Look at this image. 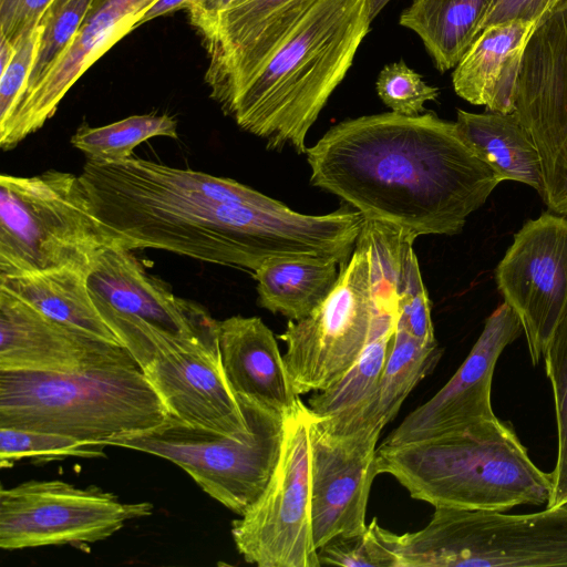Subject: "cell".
Listing matches in <instances>:
<instances>
[{
  "label": "cell",
  "instance_id": "9",
  "mask_svg": "<svg viewBox=\"0 0 567 567\" xmlns=\"http://www.w3.org/2000/svg\"><path fill=\"white\" fill-rule=\"evenodd\" d=\"M434 508L422 529L393 533L398 567H567V505L514 515Z\"/></svg>",
  "mask_w": 567,
  "mask_h": 567
},
{
  "label": "cell",
  "instance_id": "4",
  "mask_svg": "<svg viewBox=\"0 0 567 567\" xmlns=\"http://www.w3.org/2000/svg\"><path fill=\"white\" fill-rule=\"evenodd\" d=\"M379 474L434 507L505 512L547 504L551 473L538 468L513 426L495 417L434 439L378 446Z\"/></svg>",
  "mask_w": 567,
  "mask_h": 567
},
{
  "label": "cell",
  "instance_id": "12",
  "mask_svg": "<svg viewBox=\"0 0 567 567\" xmlns=\"http://www.w3.org/2000/svg\"><path fill=\"white\" fill-rule=\"evenodd\" d=\"M150 502L122 503L99 487L28 481L0 491V548L84 545L104 540L131 519L152 515Z\"/></svg>",
  "mask_w": 567,
  "mask_h": 567
},
{
  "label": "cell",
  "instance_id": "24",
  "mask_svg": "<svg viewBox=\"0 0 567 567\" xmlns=\"http://www.w3.org/2000/svg\"><path fill=\"white\" fill-rule=\"evenodd\" d=\"M494 0H412L399 23L423 42L442 73L454 69L481 33Z\"/></svg>",
  "mask_w": 567,
  "mask_h": 567
},
{
  "label": "cell",
  "instance_id": "31",
  "mask_svg": "<svg viewBox=\"0 0 567 567\" xmlns=\"http://www.w3.org/2000/svg\"><path fill=\"white\" fill-rule=\"evenodd\" d=\"M317 550L321 566L398 567L393 533L381 527L377 517L365 529L339 534Z\"/></svg>",
  "mask_w": 567,
  "mask_h": 567
},
{
  "label": "cell",
  "instance_id": "27",
  "mask_svg": "<svg viewBox=\"0 0 567 567\" xmlns=\"http://www.w3.org/2000/svg\"><path fill=\"white\" fill-rule=\"evenodd\" d=\"M295 0H237L220 16L205 43L208 66L205 82L213 84L254 42L268 23Z\"/></svg>",
  "mask_w": 567,
  "mask_h": 567
},
{
  "label": "cell",
  "instance_id": "19",
  "mask_svg": "<svg viewBox=\"0 0 567 567\" xmlns=\"http://www.w3.org/2000/svg\"><path fill=\"white\" fill-rule=\"evenodd\" d=\"M145 10L102 3L38 85L0 124V146L9 151L51 118L80 76L118 40L138 27Z\"/></svg>",
  "mask_w": 567,
  "mask_h": 567
},
{
  "label": "cell",
  "instance_id": "41",
  "mask_svg": "<svg viewBox=\"0 0 567 567\" xmlns=\"http://www.w3.org/2000/svg\"><path fill=\"white\" fill-rule=\"evenodd\" d=\"M391 0H367L369 18L371 22L384 9Z\"/></svg>",
  "mask_w": 567,
  "mask_h": 567
},
{
  "label": "cell",
  "instance_id": "35",
  "mask_svg": "<svg viewBox=\"0 0 567 567\" xmlns=\"http://www.w3.org/2000/svg\"><path fill=\"white\" fill-rule=\"evenodd\" d=\"M41 30L39 23L14 44L12 59L0 72V124L10 116L25 87L34 64Z\"/></svg>",
  "mask_w": 567,
  "mask_h": 567
},
{
  "label": "cell",
  "instance_id": "30",
  "mask_svg": "<svg viewBox=\"0 0 567 567\" xmlns=\"http://www.w3.org/2000/svg\"><path fill=\"white\" fill-rule=\"evenodd\" d=\"M545 368L553 386L558 434L553 494L547 507L567 505V313L556 328L546 352Z\"/></svg>",
  "mask_w": 567,
  "mask_h": 567
},
{
  "label": "cell",
  "instance_id": "1",
  "mask_svg": "<svg viewBox=\"0 0 567 567\" xmlns=\"http://www.w3.org/2000/svg\"><path fill=\"white\" fill-rule=\"evenodd\" d=\"M79 176L114 245L166 250L251 274L284 258L342 264L360 228L348 207L306 215L237 181L143 158L87 159Z\"/></svg>",
  "mask_w": 567,
  "mask_h": 567
},
{
  "label": "cell",
  "instance_id": "3",
  "mask_svg": "<svg viewBox=\"0 0 567 567\" xmlns=\"http://www.w3.org/2000/svg\"><path fill=\"white\" fill-rule=\"evenodd\" d=\"M367 0H308L226 115L268 150L306 154L308 132L370 30Z\"/></svg>",
  "mask_w": 567,
  "mask_h": 567
},
{
  "label": "cell",
  "instance_id": "26",
  "mask_svg": "<svg viewBox=\"0 0 567 567\" xmlns=\"http://www.w3.org/2000/svg\"><path fill=\"white\" fill-rule=\"evenodd\" d=\"M442 355L437 346H424L396 327L374 398L369 408L337 433H351L367 426L383 427L398 414L415 385L433 371ZM334 432V433H336Z\"/></svg>",
  "mask_w": 567,
  "mask_h": 567
},
{
  "label": "cell",
  "instance_id": "11",
  "mask_svg": "<svg viewBox=\"0 0 567 567\" xmlns=\"http://www.w3.org/2000/svg\"><path fill=\"white\" fill-rule=\"evenodd\" d=\"M303 403L286 416L277 467L262 494L231 523L238 553L259 567H320L311 524V425Z\"/></svg>",
  "mask_w": 567,
  "mask_h": 567
},
{
  "label": "cell",
  "instance_id": "14",
  "mask_svg": "<svg viewBox=\"0 0 567 567\" xmlns=\"http://www.w3.org/2000/svg\"><path fill=\"white\" fill-rule=\"evenodd\" d=\"M495 278L519 318L537 364L567 313V219L545 212L526 221L497 265Z\"/></svg>",
  "mask_w": 567,
  "mask_h": 567
},
{
  "label": "cell",
  "instance_id": "28",
  "mask_svg": "<svg viewBox=\"0 0 567 567\" xmlns=\"http://www.w3.org/2000/svg\"><path fill=\"white\" fill-rule=\"evenodd\" d=\"M165 136L177 138V121L166 114L132 115L103 126L82 125L71 136V145L89 161L114 163L133 157L141 143Z\"/></svg>",
  "mask_w": 567,
  "mask_h": 567
},
{
  "label": "cell",
  "instance_id": "6",
  "mask_svg": "<svg viewBox=\"0 0 567 567\" xmlns=\"http://www.w3.org/2000/svg\"><path fill=\"white\" fill-rule=\"evenodd\" d=\"M110 245L80 176H0V275L90 269Z\"/></svg>",
  "mask_w": 567,
  "mask_h": 567
},
{
  "label": "cell",
  "instance_id": "2",
  "mask_svg": "<svg viewBox=\"0 0 567 567\" xmlns=\"http://www.w3.org/2000/svg\"><path fill=\"white\" fill-rule=\"evenodd\" d=\"M313 186L416 239L456 235L501 183L433 112L344 120L306 151Z\"/></svg>",
  "mask_w": 567,
  "mask_h": 567
},
{
  "label": "cell",
  "instance_id": "40",
  "mask_svg": "<svg viewBox=\"0 0 567 567\" xmlns=\"http://www.w3.org/2000/svg\"><path fill=\"white\" fill-rule=\"evenodd\" d=\"M157 0H103L102 3L148 10Z\"/></svg>",
  "mask_w": 567,
  "mask_h": 567
},
{
  "label": "cell",
  "instance_id": "20",
  "mask_svg": "<svg viewBox=\"0 0 567 567\" xmlns=\"http://www.w3.org/2000/svg\"><path fill=\"white\" fill-rule=\"evenodd\" d=\"M223 369L235 395H244L288 416L303 403L297 393L272 331L259 317L219 321Z\"/></svg>",
  "mask_w": 567,
  "mask_h": 567
},
{
  "label": "cell",
  "instance_id": "25",
  "mask_svg": "<svg viewBox=\"0 0 567 567\" xmlns=\"http://www.w3.org/2000/svg\"><path fill=\"white\" fill-rule=\"evenodd\" d=\"M338 266L320 258L268 261L251 274L257 281L258 305L289 320H301L329 296L339 276Z\"/></svg>",
  "mask_w": 567,
  "mask_h": 567
},
{
  "label": "cell",
  "instance_id": "5",
  "mask_svg": "<svg viewBox=\"0 0 567 567\" xmlns=\"http://www.w3.org/2000/svg\"><path fill=\"white\" fill-rule=\"evenodd\" d=\"M167 415L138 364L75 373L0 370V427L110 445L158 426Z\"/></svg>",
  "mask_w": 567,
  "mask_h": 567
},
{
  "label": "cell",
  "instance_id": "22",
  "mask_svg": "<svg viewBox=\"0 0 567 567\" xmlns=\"http://www.w3.org/2000/svg\"><path fill=\"white\" fill-rule=\"evenodd\" d=\"M455 124L464 143L493 169L499 182H519L543 195L539 153L515 112L472 113L457 109Z\"/></svg>",
  "mask_w": 567,
  "mask_h": 567
},
{
  "label": "cell",
  "instance_id": "17",
  "mask_svg": "<svg viewBox=\"0 0 567 567\" xmlns=\"http://www.w3.org/2000/svg\"><path fill=\"white\" fill-rule=\"evenodd\" d=\"M138 364L121 344L71 329L0 288V370L75 373Z\"/></svg>",
  "mask_w": 567,
  "mask_h": 567
},
{
  "label": "cell",
  "instance_id": "13",
  "mask_svg": "<svg viewBox=\"0 0 567 567\" xmlns=\"http://www.w3.org/2000/svg\"><path fill=\"white\" fill-rule=\"evenodd\" d=\"M514 112L539 153L543 200L567 215V0L537 22L526 44Z\"/></svg>",
  "mask_w": 567,
  "mask_h": 567
},
{
  "label": "cell",
  "instance_id": "8",
  "mask_svg": "<svg viewBox=\"0 0 567 567\" xmlns=\"http://www.w3.org/2000/svg\"><path fill=\"white\" fill-rule=\"evenodd\" d=\"M87 281L102 319L142 370L164 354L219 350V321L200 303L174 295L133 250L105 247Z\"/></svg>",
  "mask_w": 567,
  "mask_h": 567
},
{
  "label": "cell",
  "instance_id": "32",
  "mask_svg": "<svg viewBox=\"0 0 567 567\" xmlns=\"http://www.w3.org/2000/svg\"><path fill=\"white\" fill-rule=\"evenodd\" d=\"M104 446L55 433L0 427V466L11 467L25 457L42 462L68 456L100 457L105 456Z\"/></svg>",
  "mask_w": 567,
  "mask_h": 567
},
{
  "label": "cell",
  "instance_id": "29",
  "mask_svg": "<svg viewBox=\"0 0 567 567\" xmlns=\"http://www.w3.org/2000/svg\"><path fill=\"white\" fill-rule=\"evenodd\" d=\"M102 1L53 0L51 2L40 21L42 30L34 64L17 104L45 76Z\"/></svg>",
  "mask_w": 567,
  "mask_h": 567
},
{
  "label": "cell",
  "instance_id": "36",
  "mask_svg": "<svg viewBox=\"0 0 567 567\" xmlns=\"http://www.w3.org/2000/svg\"><path fill=\"white\" fill-rule=\"evenodd\" d=\"M53 0H0V37L16 44L40 23Z\"/></svg>",
  "mask_w": 567,
  "mask_h": 567
},
{
  "label": "cell",
  "instance_id": "15",
  "mask_svg": "<svg viewBox=\"0 0 567 567\" xmlns=\"http://www.w3.org/2000/svg\"><path fill=\"white\" fill-rule=\"evenodd\" d=\"M315 416V415H313ZM382 429L332 433L316 416L311 425V524L317 549L330 538L365 529V513L378 470Z\"/></svg>",
  "mask_w": 567,
  "mask_h": 567
},
{
  "label": "cell",
  "instance_id": "23",
  "mask_svg": "<svg viewBox=\"0 0 567 567\" xmlns=\"http://www.w3.org/2000/svg\"><path fill=\"white\" fill-rule=\"evenodd\" d=\"M87 276L89 269L75 267L18 276L0 275V288L16 295L59 323L97 339L121 344L94 305Z\"/></svg>",
  "mask_w": 567,
  "mask_h": 567
},
{
  "label": "cell",
  "instance_id": "18",
  "mask_svg": "<svg viewBox=\"0 0 567 567\" xmlns=\"http://www.w3.org/2000/svg\"><path fill=\"white\" fill-rule=\"evenodd\" d=\"M143 371L168 414L235 437L249 432V423L227 382L219 350L164 354Z\"/></svg>",
  "mask_w": 567,
  "mask_h": 567
},
{
  "label": "cell",
  "instance_id": "10",
  "mask_svg": "<svg viewBox=\"0 0 567 567\" xmlns=\"http://www.w3.org/2000/svg\"><path fill=\"white\" fill-rule=\"evenodd\" d=\"M380 295L379 264L363 224L329 296L308 317L289 320L279 336L299 395L328 389L359 359L372 337Z\"/></svg>",
  "mask_w": 567,
  "mask_h": 567
},
{
  "label": "cell",
  "instance_id": "33",
  "mask_svg": "<svg viewBox=\"0 0 567 567\" xmlns=\"http://www.w3.org/2000/svg\"><path fill=\"white\" fill-rule=\"evenodd\" d=\"M413 240L404 244L398 276L399 316L396 327L424 346H437L431 317V302L424 287Z\"/></svg>",
  "mask_w": 567,
  "mask_h": 567
},
{
  "label": "cell",
  "instance_id": "39",
  "mask_svg": "<svg viewBox=\"0 0 567 567\" xmlns=\"http://www.w3.org/2000/svg\"><path fill=\"white\" fill-rule=\"evenodd\" d=\"M190 0H157L141 18L138 27L176 10L185 9Z\"/></svg>",
  "mask_w": 567,
  "mask_h": 567
},
{
  "label": "cell",
  "instance_id": "21",
  "mask_svg": "<svg viewBox=\"0 0 567 567\" xmlns=\"http://www.w3.org/2000/svg\"><path fill=\"white\" fill-rule=\"evenodd\" d=\"M535 27V21L523 19L485 27L454 68L455 93L487 111L513 113L524 51Z\"/></svg>",
  "mask_w": 567,
  "mask_h": 567
},
{
  "label": "cell",
  "instance_id": "37",
  "mask_svg": "<svg viewBox=\"0 0 567 567\" xmlns=\"http://www.w3.org/2000/svg\"><path fill=\"white\" fill-rule=\"evenodd\" d=\"M560 0H494L482 30L493 23L523 19L537 22Z\"/></svg>",
  "mask_w": 567,
  "mask_h": 567
},
{
  "label": "cell",
  "instance_id": "38",
  "mask_svg": "<svg viewBox=\"0 0 567 567\" xmlns=\"http://www.w3.org/2000/svg\"><path fill=\"white\" fill-rule=\"evenodd\" d=\"M237 0H190L185 9L190 24L199 32L204 43L214 34L219 16Z\"/></svg>",
  "mask_w": 567,
  "mask_h": 567
},
{
  "label": "cell",
  "instance_id": "7",
  "mask_svg": "<svg viewBox=\"0 0 567 567\" xmlns=\"http://www.w3.org/2000/svg\"><path fill=\"white\" fill-rule=\"evenodd\" d=\"M236 396L250 427L241 437L168 414L158 426L113 440L110 445L171 461L206 494L241 516L262 494L277 467L286 416L247 396Z\"/></svg>",
  "mask_w": 567,
  "mask_h": 567
},
{
  "label": "cell",
  "instance_id": "16",
  "mask_svg": "<svg viewBox=\"0 0 567 567\" xmlns=\"http://www.w3.org/2000/svg\"><path fill=\"white\" fill-rule=\"evenodd\" d=\"M523 332L515 311L502 303L486 319L468 355L447 383L409 413L382 445L396 446L434 439L495 417L491 392L496 362Z\"/></svg>",
  "mask_w": 567,
  "mask_h": 567
},
{
  "label": "cell",
  "instance_id": "34",
  "mask_svg": "<svg viewBox=\"0 0 567 567\" xmlns=\"http://www.w3.org/2000/svg\"><path fill=\"white\" fill-rule=\"evenodd\" d=\"M375 90L385 106L406 116L422 114L425 111L424 104L435 101L440 94L439 87L426 84L403 60L382 68Z\"/></svg>",
  "mask_w": 567,
  "mask_h": 567
}]
</instances>
